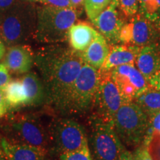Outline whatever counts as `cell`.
Returning <instances> with one entry per match:
<instances>
[{
  "instance_id": "1",
  "label": "cell",
  "mask_w": 160,
  "mask_h": 160,
  "mask_svg": "<svg viewBox=\"0 0 160 160\" xmlns=\"http://www.w3.org/2000/svg\"><path fill=\"white\" fill-rule=\"evenodd\" d=\"M85 62L79 52L57 44L37 52L34 64L47 92L48 105L58 112Z\"/></svg>"
},
{
  "instance_id": "2",
  "label": "cell",
  "mask_w": 160,
  "mask_h": 160,
  "mask_svg": "<svg viewBox=\"0 0 160 160\" xmlns=\"http://www.w3.org/2000/svg\"><path fill=\"white\" fill-rule=\"evenodd\" d=\"M2 137L11 142L42 148L50 151L49 128L37 116L11 113L0 125Z\"/></svg>"
},
{
  "instance_id": "3",
  "label": "cell",
  "mask_w": 160,
  "mask_h": 160,
  "mask_svg": "<svg viewBox=\"0 0 160 160\" xmlns=\"http://www.w3.org/2000/svg\"><path fill=\"white\" fill-rule=\"evenodd\" d=\"M37 8L25 0H19L4 13L0 39L8 47L25 44L34 37Z\"/></svg>"
},
{
  "instance_id": "4",
  "label": "cell",
  "mask_w": 160,
  "mask_h": 160,
  "mask_svg": "<svg viewBox=\"0 0 160 160\" xmlns=\"http://www.w3.org/2000/svg\"><path fill=\"white\" fill-rule=\"evenodd\" d=\"M79 13L72 8H59L48 5L37 8L34 38L39 42L45 44L67 41L70 28L77 21Z\"/></svg>"
},
{
  "instance_id": "5",
  "label": "cell",
  "mask_w": 160,
  "mask_h": 160,
  "mask_svg": "<svg viewBox=\"0 0 160 160\" xmlns=\"http://www.w3.org/2000/svg\"><path fill=\"white\" fill-rule=\"evenodd\" d=\"M99 75V70L84 63L58 112L70 116L82 115L89 111L93 105Z\"/></svg>"
},
{
  "instance_id": "6",
  "label": "cell",
  "mask_w": 160,
  "mask_h": 160,
  "mask_svg": "<svg viewBox=\"0 0 160 160\" xmlns=\"http://www.w3.org/2000/svg\"><path fill=\"white\" fill-rule=\"evenodd\" d=\"M88 142L93 160H117L125 148L113 125L93 113L88 119Z\"/></svg>"
},
{
  "instance_id": "7",
  "label": "cell",
  "mask_w": 160,
  "mask_h": 160,
  "mask_svg": "<svg viewBox=\"0 0 160 160\" xmlns=\"http://www.w3.org/2000/svg\"><path fill=\"white\" fill-rule=\"evenodd\" d=\"M113 125L122 144L128 147H139L143 142L149 119L137 104L128 102L118 110Z\"/></svg>"
},
{
  "instance_id": "8",
  "label": "cell",
  "mask_w": 160,
  "mask_h": 160,
  "mask_svg": "<svg viewBox=\"0 0 160 160\" xmlns=\"http://www.w3.org/2000/svg\"><path fill=\"white\" fill-rule=\"evenodd\" d=\"M51 148L49 153H60L77 151L88 147L85 128L77 120L70 117H58L48 126Z\"/></svg>"
},
{
  "instance_id": "9",
  "label": "cell",
  "mask_w": 160,
  "mask_h": 160,
  "mask_svg": "<svg viewBox=\"0 0 160 160\" xmlns=\"http://www.w3.org/2000/svg\"><path fill=\"white\" fill-rule=\"evenodd\" d=\"M99 82L93 108H95V114L108 122L113 124L117 111L126 102L109 72L99 71Z\"/></svg>"
},
{
  "instance_id": "10",
  "label": "cell",
  "mask_w": 160,
  "mask_h": 160,
  "mask_svg": "<svg viewBox=\"0 0 160 160\" xmlns=\"http://www.w3.org/2000/svg\"><path fill=\"white\" fill-rule=\"evenodd\" d=\"M160 31L151 22L143 15L137 13L128 18L121 30L119 42L142 48L157 42Z\"/></svg>"
},
{
  "instance_id": "11",
  "label": "cell",
  "mask_w": 160,
  "mask_h": 160,
  "mask_svg": "<svg viewBox=\"0 0 160 160\" xmlns=\"http://www.w3.org/2000/svg\"><path fill=\"white\" fill-rule=\"evenodd\" d=\"M108 72L126 102H133L149 85L133 63L118 66Z\"/></svg>"
},
{
  "instance_id": "12",
  "label": "cell",
  "mask_w": 160,
  "mask_h": 160,
  "mask_svg": "<svg viewBox=\"0 0 160 160\" xmlns=\"http://www.w3.org/2000/svg\"><path fill=\"white\" fill-rule=\"evenodd\" d=\"M127 17L120 9L117 0H112L110 5L92 22L110 45L120 43L121 30L127 22Z\"/></svg>"
},
{
  "instance_id": "13",
  "label": "cell",
  "mask_w": 160,
  "mask_h": 160,
  "mask_svg": "<svg viewBox=\"0 0 160 160\" xmlns=\"http://www.w3.org/2000/svg\"><path fill=\"white\" fill-rule=\"evenodd\" d=\"M35 55L31 48L25 44L8 47L3 57V64L10 72L25 74L31 71L34 64Z\"/></svg>"
},
{
  "instance_id": "14",
  "label": "cell",
  "mask_w": 160,
  "mask_h": 160,
  "mask_svg": "<svg viewBox=\"0 0 160 160\" xmlns=\"http://www.w3.org/2000/svg\"><path fill=\"white\" fill-rule=\"evenodd\" d=\"M0 142L8 160H44L49 153L42 148L11 142L3 137L0 138Z\"/></svg>"
},
{
  "instance_id": "15",
  "label": "cell",
  "mask_w": 160,
  "mask_h": 160,
  "mask_svg": "<svg viewBox=\"0 0 160 160\" xmlns=\"http://www.w3.org/2000/svg\"><path fill=\"white\" fill-rule=\"evenodd\" d=\"M26 94V106L38 107L48 105L47 92L41 77L36 72L29 71L21 78Z\"/></svg>"
},
{
  "instance_id": "16",
  "label": "cell",
  "mask_w": 160,
  "mask_h": 160,
  "mask_svg": "<svg viewBox=\"0 0 160 160\" xmlns=\"http://www.w3.org/2000/svg\"><path fill=\"white\" fill-rule=\"evenodd\" d=\"M134 65L147 80L160 71V49L159 42L142 47Z\"/></svg>"
},
{
  "instance_id": "17",
  "label": "cell",
  "mask_w": 160,
  "mask_h": 160,
  "mask_svg": "<svg viewBox=\"0 0 160 160\" xmlns=\"http://www.w3.org/2000/svg\"><path fill=\"white\" fill-rule=\"evenodd\" d=\"M141 48L128 44L111 45L110 52L102 67L99 71H109L118 66L135 62Z\"/></svg>"
},
{
  "instance_id": "18",
  "label": "cell",
  "mask_w": 160,
  "mask_h": 160,
  "mask_svg": "<svg viewBox=\"0 0 160 160\" xmlns=\"http://www.w3.org/2000/svg\"><path fill=\"white\" fill-rule=\"evenodd\" d=\"M98 31L85 22H78L70 28L68 40L71 48L77 52H82L87 48L97 37Z\"/></svg>"
},
{
  "instance_id": "19",
  "label": "cell",
  "mask_w": 160,
  "mask_h": 160,
  "mask_svg": "<svg viewBox=\"0 0 160 160\" xmlns=\"http://www.w3.org/2000/svg\"><path fill=\"white\" fill-rule=\"evenodd\" d=\"M110 52V46L107 40L98 32L97 37L88 47L82 52H79L82 59L85 63L99 70L102 67Z\"/></svg>"
},
{
  "instance_id": "20",
  "label": "cell",
  "mask_w": 160,
  "mask_h": 160,
  "mask_svg": "<svg viewBox=\"0 0 160 160\" xmlns=\"http://www.w3.org/2000/svg\"><path fill=\"white\" fill-rule=\"evenodd\" d=\"M133 102L139 106L149 119L151 116L160 111V91L149 85Z\"/></svg>"
},
{
  "instance_id": "21",
  "label": "cell",
  "mask_w": 160,
  "mask_h": 160,
  "mask_svg": "<svg viewBox=\"0 0 160 160\" xmlns=\"http://www.w3.org/2000/svg\"><path fill=\"white\" fill-rule=\"evenodd\" d=\"M6 101L11 109H17L26 106V94L21 80H11L3 89Z\"/></svg>"
},
{
  "instance_id": "22",
  "label": "cell",
  "mask_w": 160,
  "mask_h": 160,
  "mask_svg": "<svg viewBox=\"0 0 160 160\" xmlns=\"http://www.w3.org/2000/svg\"><path fill=\"white\" fill-rule=\"evenodd\" d=\"M138 13L151 22L160 31V0H139Z\"/></svg>"
},
{
  "instance_id": "23",
  "label": "cell",
  "mask_w": 160,
  "mask_h": 160,
  "mask_svg": "<svg viewBox=\"0 0 160 160\" xmlns=\"http://www.w3.org/2000/svg\"><path fill=\"white\" fill-rule=\"evenodd\" d=\"M112 0H85L84 8L90 21L93 22L100 13L110 5Z\"/></svg>"
},
{
  "instance_id": "24",
  "label": "cell",
  "mask_w": 160,
  "mask_h": 160,
  "mask_svg": "<svg viewBox=\"0 0 160 160\" xmlns=\"http://www.w3.org/2000/svg\"><path fill=\"white\" fill-rule=\"evenodd\" d=\"M59 160H93L89 147H85L77 151L66 152L58 155Z\"/></svg>"
},
{
  "instance_id": "25",
  "label": "cell",
  "mask_w": 160,
  "mask_h": 160,
  "mask_svg": "<svg viewBox=\"0 0 160 160\" xmlns=\"http://www.w3.org/2000/svg\"><path fill=\"white\" fill-rule=\"evenodd\" d=\"M117 2L127 18H131L138 13L139 0H117Z\"/></svg>"
},
{
  "instance_id": "26",
  "label": "cell",
  "mask_w": 160,
  "mask_h": 160,
  "mask_svg": "<svg viewBox=\"0 0 160 160\" xmlns=\"http://www.w3.org/2000/svg\"><path fill=\"white\" fill-rule=\"evenodd\" d=\"M147 148L153 160H160V133L154 132Z\"/></svg>"
},
{
  "instance_id": "27",
  "label": "cell",
  "mask_w": 160,
  "mask_h": 160,
  "mask_svg": "<svg viewBox=\"0 0 160 160\" xmlns=\"http://www.w3.org/2000/svg\"><path fill=\"white\" fill-rule=\"evenodd\" d=\"M134 160H153L150 155L148 148L144 145H139L133 153Z\"/></svg>"
},
{
  "instance_id": "28",
  "label": "cell",
  "mask_w": 160,
  "mask_h": 160,
  "mask_svg": "<svg viewBox=\"0 0 160 160\" xmlns=\"http://www.w3.org/2000/svg\"><path fill=\"white\" fill-rule=\"evenodd\" d=\"M11 81V77L8 69L3 63H0V88L3 90Z\"/></svg>"
},
{
  "instance_id": "29",
  "label": "cell",
  "mask_w": 160,
  "mask_h": 160,
  "mask_svg": "<svg viewBox=\"0 0 160 160\" xmlns=\"http://www.w3.org/2000/svg\"><path fill=\"white\" fill-rule=\"evenodd\" d=\"M42 2L45 5L59 8H73L70 0H42Z\"/></svg>"
},
{
  "instance_id": "30",
  "label": "cell",
  "mask_w": 160,
  "mask_h": 160,
  "mask_svg": "<svg viewBox=\"0 0 160 160\" xmlns=\"http://www.w3.org/2000/svg\"><path fill=\"white\" fill-rule=\"evenodd\" d=\"M8 111L9 107L6 101L5 93L2 89L0 88V118L5 117Z\"/></svg>"
},
{
  "instance_id": "31",
  "label": "cell",
  "mask_w": 160,
  "mask_h": 160,
  "mask_svg": "<svg viewBox=\"0 0 160 160\" xmlns=\"http://www.w3.org/2000/svg\"><path fill=\"white\" fill-rule=\"evenodd\" d=\"M149 124L156 132L160 133V111L149 118Z\"/></svg>"
},
{
  "instance_id": "32",
  "label": "cell",
  "mask_w": 160,
  "mask_h": 160,
  "mask_svg": "<svg viewBox=\"0 0 160 160\" xmlns=\"http://www.w3.org/2000/svg\"><path fill=\"white\" fill-rule=\"evenodd\" d=\"M148 81L150 85L160 91V71L152 76L151 78H149Z\"/></svg>"
},
{
  "instance_id": "33",
  "label": "cell",
  "mask_w": 160,
  "mask_h": 160,
  "mask_svg": "<svg viewBox=\"0 0 160 160\" xmlns=\"http://www.w3.org/2000/svg\"><path fill=\"white\" fill-rule=\"evenodd\" d=\"M19 0H0V11L5 13Z\"/></svg>"
},
{
  "instance_id": "34",
  "label": "cell",
  "mask_w": 160,
  "mask_h": 160,
  "mask_svg": "<svg viewBox=\"0 0 160 160\" xmlns=\"http://www.w3.org/2000/svg\"><path fill=\"white\" fill-rule=\"evenodd\" d=\"M117 160H134V157H133V153L125 148L120 153Z\"/></svg>"
},
{
  "instance_id": "35",
  "label": "cell",
  "mask_w": 160,
  "mask_h": 160,
  "mask_svg": "<svg viewBox=\"0 0 160 160\" xmlns=\"http://www.w3.org/2000/svg\"><path fill=\"white\" fill-rule=\"evenodd\" d=\"M70 1H71L73 8L79 11V9L81 8L82 6L84 5V1L85 0H70Z\"/></svg>"
},
{
  "instance_id": "36",
  "label": "cell",
  "mask_w": 160,
  "mask_h": 160,
  "mask_svg": "<svg viewBox=\"0 0 160 160\" xmlns=\"http://www.w3.org/2000/svg\"><path fill=\"white\" fill-rule=\"evenodd\" d=\"M5 45L4 42L2 41V39H0V61L3 59L4 56H5Z\"/></svg>"
},
{
  "instance_id": "37",
  "label": "cell",
  "mask_w": 160,
  "mask_h": 160,
  "mask_svg": "<svg viewBox=\"0 0 160 160\" xmlns=\"http://www.w3.org/2000/svg\"><path fill=\"white\" fill-rule=\"evenodd\" d=\"M44 160H59V158H56V155L52 154L51 153H48V155L46 156V157L44 159Z\"/></svg>"
},
{
  "instance_id": "38",
  "label": "cell",
  "mask_w": 160,
  "mask_h": 160,
  "mask_svg": "<svg viewBox=\"0 0 160 160\" xmlns=\"http://www.w3.org/2000/svg\"><path fill=\"white\" fill-rule=\"evenodd\" d=\"M5 157V153H4L2 148L1 142H0V160H2Z\"/></svg>"
},
{
  "instance_id": "39",
  "label": "cell",
  "mask_w": 160,
  "mask_h": 160,
  "mask_svg": "<svg viewBox=\"0 0 160 160\" xmlns=\"http://www.w3.org/2000/svg\"><path fill=\"white\" fill-rule=\"evenodd\" d=\"M3 17H4V13H2V12H1V11H0V31H1Z\"/></svg>"
},
{
  "instance_id": "40",
  "label": "cell",
  "mask_w": 160,
  "mask_h": 160,
  "mask_svg": "<svg viewBox=\"0 0 160 160\" xmlns=\"http://www.w3.org/2000/svg\"><path fill=\"white\" fill-rule=\"evenodd\" d=\"M25 1L30 2H42V0H25Z\"/></svg>"
},
{
  "instance_id": "41",
  "label": "cell",
  "mask_w": 160,
  "mask_h": 160,
  "mask_svg": "<svg viewBox=\"0 0 160 160\" xmlns=\"http://www.w3.org/2000/svg\"><path fill=\"white\" fill-rule=\"evenodd\" d=\"M2 160H8V159H7V158H6V157H5Z\"/></svg>"
},
{
  "instance_id": "42",
  "label": "cell",
  "mask_w": 160,
  "mask_h": 160,
  "mask_svg": "<svg viewBox=\"0 0 160 160\" xmlns=\"http://www.w3.org/2000/svg\"><path fill=\"white\" fill-rule=\"evenodd\" d=\"M159 49H160V42H159Z\"/></svg>"
}]
</instances>
